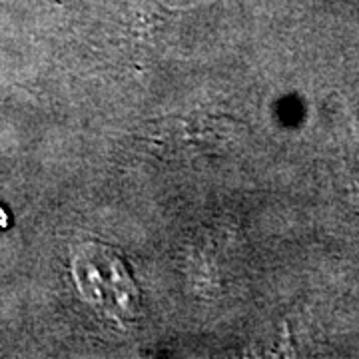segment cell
<instances>
[{
	"instance_id": "obj_1",
	"label": "cell",
	"mask_w": 359,
	"mask_h": 359,
	"mask_svg": "<svg viewBox=\"0 0 359 359\" xmlns=\"http://www.w3.org/2000/svg\"><path fill=\"white\" fill-rule=\"evenodd\" d=\"M72 278L92 308L128 325L140 318L142 292L126 257L114 245L86 242L72 256Z\"/></svg>"
},
{
	"instance_id": "obj_2",
	"label": "cell",
	"mask_w": 359,
	"mask_h": 359,
	"mask_svg": "<svg viewBox=\"0 0 359 359\" xmlns=\"http://www.w3.org/2000/svg\"><path fill=\"white\" fill-rule=\"evenodd\" d=\"M244 122L228 114H172L150 120L144 138L162 156H210L230 146L242 132Z\"/></svg>"
},
{
	"instance_id": "obj_3",
	"label": "cell",
	"mask_w": 359,
	"mask_h": 359,
	"mask_svg": "<svg viewBox=\"0 0 359 359\" xmlns=\"http://www.w3.org/2000/svg\"><path fill=\"white\" fill-rule=\"evenodd\" d=\"M351 156L355 162V172H358L359 182V120L351 118Z\"/></svg>"
},
{
	"instance_id": "obj_4",
	"label": "cell",
	"mask_w": 359,
	"mask_h": 359,
	"mask_svg": "<svg viewBox=\"0 0 359 359\" xmlns=\"http://www.w3.org/2000/svg\"><path fill=\"white\" fill-rule=\"evenodd\" d=\"M0 226H8V214L4 212V208H0Z\"/></svg>"
}]
</instances>
